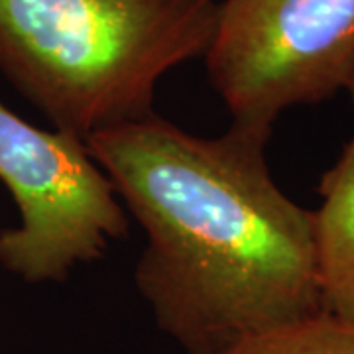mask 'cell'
Masks as SVG:
<instances>
[{
    "label": "cell",
    "mask_w": 354,
    "mask_h": 354,
    "mask_svg": "<svg viewBox=\"0 0 354 354\" xmlns=\"http://www.w3.org/2000/svg\"><path fill=\"white\" fill-rule=\"evenodd\" d=\"M270 134L232 122L205 138L152 113L85 140L144 228L136 288L187 354L323 311L315 211L274 181Z\"/></svg>",
    "instance_id": "obj_1"
},
{
    "label": "cell",
    "mask_w": 354,
    "mask_h": 354,
    "mask_svg": "<svg viewBox=\"0 0 354 354\" xmlns=\"http://www.w3.org/2000/svg\"><path fill=\"white\" fill-rule=\"evenodd\" d=\"M234 124L270 130L354 77V0H223L203 55Z\"/></svg>",
    "instance_id": "obj_3"
},
{
    "label": "cell",
    "mask_w": 354,
    "mask_h": 354,
    "mask_svg": "<svg viewBox=\"0 0 354 354\" xmlns=\"http://www.w3.org/2000/svg\"><path fill=\"white\" fill-rule=\"evenodd\" d=\"M317 262L323 311L354 321V136L319 183Z\"/></svg>",
    "instance_id": "obj_5"
},
{
    "label": "cell",
    "mask_w": 354,
    "mask_h": 354,
    "mask_svg": "<svg viewBox=\"0 0 354 354\" xmlns=\"http://www.w3.org/2000/svg\"><path fill=\"white\" fill-rule=\"evenodd\" d=\"M348 93H351V101H353V106H354V77L353 81H351V85H348V88H346Z\"/></svg>",
    "instance_id": "obj_7"
},
{
    "label": "cell",
    "mask_w": 354,
    "mask_h": 354,
    "mask_svg": "<svg viewBox=\"0 0 354 354\" xmlns=\"http://www.w3.org/2000/svg\"><path fill=\"white\" fill-rule=\"evenodd\" d=\"M221 354H354V321L321 311L242 339Z\"/></svg>",
    "instance_id": "obj_6"
},
{
    "label": "cell",
    "mask_w": 354,
    "mask_h": 354,
    "mask_svg": "<svg viewBox=\"0 0 354 354\" xmlns=\"http://www.w3.org/2000/svg\"><path fill=\"white\" fill-rule=\"evenodd\" d=\"M0 179L20 213L0 230V266L28 283L64 281L128 234V213L87 144L32 127L0 102Z\"/></svg>",
    "instance_id": "obj_4"
},
{
    "label": "cell",
    "mask_w": 354,
    "mask_h": 354,
    "mask_svg": "<svg viewBox=\"0 0 354 354\" xmlns=\"http://www.w3.org/2000/svg\"><path fill=\"white\" fill-rule=\"evenodd\" d=\"M218 0H0V69L79 140L152 114L158 83L203 57Z\"/></svg>",
    "instance_id": "obj_2"
}]
</instances>
